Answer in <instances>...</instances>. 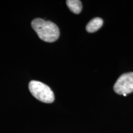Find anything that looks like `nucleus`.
<instances>
[{"label": "nucleus", "mask_w": 133, "mask_h": 133, "mask_svg": "<svg viewBox=\"0 0 133 133\" xmlns=\"http://www.w3.org/2000/svg\"><path fill=\"white\" fill-rule=\"evenodd\" d=\"M29 88L31 94L38 101L47 104L54 102V92L52 89L44 83L32 80L29 83Z\"/></svg>", "instance_id": "obj_2"}, {"label": "nucleus", "mask_w": 133, "mask_h": 133, "mask_svg": "<svg viewBox=\"0 0 133 133\" xmlns=\"http://www.w3.org/2000/svg\"><path fill=\"white\" fill-rule=\"evenodd\" d=\"M103 20L100 17H96L92 19L88 22L86 26V31L89 33H94L101 29L102 26Z\"/></svg>", "instance_id": "obj_4"}, {"label": "nucleus", "mask_w": 133, "mask_h": 133, "mask_svg": "<svg viewBox=\"0 0 133 133\" xmlns=\"http://www.w3.org/2000/svg\"><path fill=\"white\" fill-rule=\"evenodd\" d=\"M69 9L73 13L78 14L82 10V3L79 0H67L66 1Z\"/></svg>", "instance_id": "obj_5"}, {"label": "nucleus", "mask_w": 133, "mask_h": 133, "mask_svg": "<svg viewBox=\"0 0 133 133\" xmlns=\"http://www.w3.org/2000/svg\"><path fill=\"white\" fill-rule=\"evenodd\" d=\"M115 92L126 96L133 92V72L126 73L119 76L114 86Z\"/></svg>", "instance_id": "obj_3"}, {"label": "nucleus", "mask_w": 133, "mask_h": 133, "mask_svg": "<svg viewBox=\"0 0 133 133\" xmlns=\"http://www.w3.org/2000/svg\"><path fill=\"white\" fill-rule=\"evenodd\" d=\"M31 26L39 38L46 42H54L59 37V27L51 21L37 18L31 22Z\"/></svg>", "instance_id": "obj_1"}]
</instances>
